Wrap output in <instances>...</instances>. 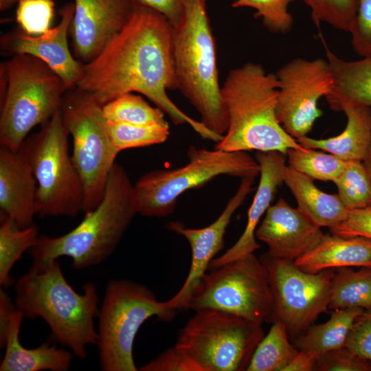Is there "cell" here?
Masks as SVG:
<instances>
[{
	"instance_id": "1",
	"label": "cell",
	"mask_w": 371,
	"mask_h": 371,
	"mask_svg": "<svg viewBox=\"0 0 371 371\" xmlns=\"http://www.w3.org/2000/svg\"><path fill=\"white\" fill-rule=\"evenodd\" d=\"M76 88L102 105L128 93L148 98L176 125L188 124L201 137L218 142L223 136L182 111L168 97L176 89L173 26L160 13L133 6L122 29L91 61L82 64Z\"/></svg>"
},
{
	"instance_id": "2",
	"label": "cell",
	"mask_w": 371,
	"mask_h": 371,
	"mask_svg": "<svg viewBox=\"0 0 371 371\" xmlns=\"http://www.w3.org/2000/svg\"><path fill=\"white\" fill-rule=\"evenodd\" d=\"M136 214L134 184L124 168L115 163L102 201L85 213L76 227L57 237L39 235L28 250L32 258L30 271H43L62 256L70 258L76 270L103 262L114 252Z\"/></svg>"
},
{
	"instance_id": "3",
	"label": "cell",
	"mask_w": 371,
	"mask_h": 371,
	"mask_svg": "<svg viewBox=\"0 0 371 371\" xmlns=\"http://www.w3.org/2000/svg\"><path fill=\"white\" fill-rule=\"evenodd\" d=\"M278 80L258 63H247L228 74L221 93L228 126L214 148L225 151H277L302 148L280 124Z\"/></svg>"
},
{
	"instance_id": "4",
	"label": "cell",
	"mask_w": 371,
	"mask_h": 371,
	"mask_svg": "<svg viewBox=\"0 0 371 371\" xmlns=\"http://www.w3.org/2000/svg\"><path fill=\"white\" fill-rule=\"evenodd\" d=\"M82 289L79 293L67 282L58 260L43 271L29 270L14 283L17 308L25 317L44 319L58 342L80 359L89 345H97L100 308L95 285L88 282Z\"/></svg>"
},
{
	"instance_id": "5",
	"label": "cell",
	"mask_w": 371,
	"mask_h": 371,
	"mask_svg": "<svg viewBox=\"0 0 371 371\" xmlns=\"http://www.w3.org/2000/svg\"><path fill=\"white\" fill-rule=\"evenodd\" d=\"M175 88L196 109L208 129L223 136L228 126L205 0H186L173 26Z\"/></svg>"
},
{
	"instance_id": "6",
	"label": "cell",
	"mask_w": 371,
	"mask_h": 371,
	"mask_svg": "<svg viewBox=\"0 0 371 371\" xmlns=\"http://www.w3.org/2000/svg\"><path fill=\"white\" fill-rule=\"evenodd\" d=\"M7 86L0 100V146L18 150L29 133L59 110L68 91L45 63L17 54L3 63Z\"/></svg>"
},
{
	"instance_id": "7",
	"label": "cell",
	"mask_w": 371,
	"mask_h": 371,
	"mask_svg": "<svg viewBox=\"0 0 371 371\" xmlns=\"http://www.w3.org/2000/svg\"><path fill=\"white\" fill-rule=\"evenodd\" d=\"M188 162L182 167L153 170L134 184L137 214L148 217H166L176 208L185 192L201 187L216 177L241 178L260 175L256 159L245 151L208 150L190 146Z\"/></svg>"
},
{
	"instance_id": "8",
	"label": "cell",
	"mask_w": 371,
	"mask_h": 371,
	"mask_svg": "<svg viewBox=\"0 0 371 371\" xmlns=\"http://www.w3.org/2000/svg\"><path fill=\"white\" fill-rule=\"evenodd\" d=\"M175 313L166 301H159L147 286L129 280H111L98 316L100 369L137 370L133 348L139 329L151 317L168 321Z\"/></svg>"
},
{
	"instance_id": "9",
	"label": "cell",
	"mask_w": 371,
	"mask_h": 371,
	"mask_svg": "<svg viewBox=\"0 0 371 371\" xmlns=\"http://www.w3.org/2000/svg\"><path fill=\"white\" fill-rule=\"evenodd\" d=\"M69 135L59 110L21 146L36 180V214L40 218L83 212V183L69 153Z\"/></svg>"
},
{
	"instance_id": "10",
	"label": "cell",
	"mask_w": 371,
	"mask_h": 371,
	"mask_svg": "<svg viewBox=\"0 0 371 371\" xmlns=\"http://www.w3.org/2000/svg\"><path fill=\"white\" fill-rule=\"evenodd\" d=\"M195 313L175 346L201 371L247 370L265 336L262 324L219 310Z\"/></svg>"
},
{
	"instance_id": "11",
	"label": "cell",
	"mask_w": 371,
	"mask_h": 371,
	"mask_svg": "<svg viewBox=\"0 0 371 371\" xmlns=\"http://www.w3.org/2000/svg\"><path fill=\"white\" fill-rule=\"evenodd\" d=\"M102 106L75 87L66 91L60 108L73 140L71 157L83 183L84 213L102 201L109 174L121 152L110 137Z\"/></svg>"
},
{
	"instance_id": "12",
	"label": "cell",
	"mask_w": 371,
	"mask_h": 371,
	"mask_svg": "<svg viewBox=\"0 0 371 371\" xmlns=\"http://www.w3.org/2000/svg\"><path fill=\"white\" fill-rule=\"evenodd\" d=\"M187 309H215L262 324L272 310L267 270L254 253L207 270L193 289Z\"/></svg>"
},
{
	"instance_id": "13",
	"label": "cell",
	"mask_w": 371,
	"mask_h": 371,
	"mask_svg": "<svg viewBox=\"0 0 371 371\" xmlns=\"http://www.w3.org/2000/svg\"><path fill=\"white\" fill-rule=\"evenodd\" d=\"M260 259L267 270L272 295L268 322L282 323L294 339L328 308L335 270L308 273L294 261L276 258L267 252Z\"/></svg>"
},
{
	"instance_id": "14",
	"label": "cell",
	"mask_w": 371,
	"mask_h": 371,
	"mask_svg": "<svg viewBox=\"0 0 371 371\" xmlns=\"http://www.w3.org/2000/svg\"><path fill=\"white\" fill-rule=\"evenodd\" d=\"M278 80L276 114L285 131L296 139L306 136L322 115L318 102L332 90L328 60L293 59L276 74Z\"/></svg>"
},
{
	"instance_id": "15",
	"label": "cell",
	"mask_w": 371,
	"mask_h": 371,
	"mask_svg": "<svg viewBox=\"0 0 371 371\" xmlns=\"http://www.w3.org/2000/svg\"><path fill=\"white\" fill-rule=\"evenodd\" d=\"M254 179V177L242 178L236 194L229 200L220 216L210 225L202 228L187 227L179 221L170 222L166 225L169 230L188 240L192 251L190 267L183 285L173 297L166 301L171 309H187L193 289L207 272L210 262L224 247V236L231 218L252 191Z\"/></svg>"
},
{
	"instance_id": "16",
	"label": "cell",
	"mask_w": 371,
	"mask_h": 371,
	"mask_svg": "<svg viewBox=\"0 0 371 371\" xmlns=\"http://www.w3.org/2000/svg\"><path fill=\"white\" fill-rule=\"evenodd\" d=\"M71 25L74 54L83 64L93 60L125 25L130 0H74Z\"/></svg>"
},
{
	"instance_id": "17",
	"label": "cell",
	"mask_w": 371,
	"mask_h": 371,
	"mask_svg": "<svg viewBox=\"0 0 371 371\" xmlns=\"http://www.w3.org/2000/svg\"><path fill=\"white\" fill-rule=\"evenodd\" d=\"M324 235L320 227L282 198L268 208L256 231L269 255L291 261L315 247Z\"/></svg>"
},
{
	"instance_id": "18",
	"label": "cell",
	"mask_w": 371,
	"mask_h": 371,
	"mask_svg": "<svg viewBox=\"0 0 371 371\" xmlns=\"http://www.w3.org/2000/svg\"><path fill=\"white\" fill-rule=\"evenodd\" d=\"M59 23L45 33L32 36L16 32L4 40L14 54L32 56L45 63L63 80L68 90L75 88L82 74V64L71 53L67 35L74 14V3H66L60 10Z\"/></svg>"
},
{
	"instance_id": "19",
	"label": "cell",
	"mask_w": 371,
	"mask_h": 371,
	"mask_svg": "<svg viewBox=\"0 0 371 371\" xmlns=\"http://www.w3.org/2000/svg\"><path fill=\"white\" fill-rule=\"evenodd\" d=\"M37 183L22 146L12 150L0 146V210L20 227L33 223Z\"/></svg>"
},
{
	"instance_id": "20",
	"label": "cell",
	"mask_w": 371,
	"mask_h": 371,
	"mask_svg": "<svg viewBox=\"0 0 371 371\" xmlns=\"http://www.w3.org/2000/svg\"><path fill=\"white\" fill-rule=\"evenodd\" d=\"M260 181L249 207L245 228L238 240L225 253L210 262L207 270L217 268L235 259L254 253L260 245L256 240V231L260 218L271 206L278 188L283 182L285 155L277 151L258 152Z\"/></svg>"
},
{
	"instance_id": "21",
	"label": "cell",
	"mask_w": 371,
	"mask_h": 371,
	"mask_svg": "<svg viewBox=\"0 0 371 371\" xmlns=\"http://www.w3.org/2000/svg\"><path fill=\"white\" fill-rule=\"evenodd\" d=\"M17 309L10 326L5 345L1 371H66L69 369L73 353L44 342L34 348H27L20 342V328L24 317Z\"/></svg>"
},
{
	"instance_id": "22",
	"label": "cell",
	"mask_w": 371,
	"mask_h": 371,
	"mask_svg": "<svg viewBox=\"0 0 371 371\" xmlns=\"http://www.w3.org/2000/svg\"><path fill=\"white\" fill-rule=\"evenodd\" d=\"M340 111L347 117L346 126L341 133L321 139L304 136L297 141L303 147L320 149L345 161H363L371 144V108L346 104Z\"/></svg>"
},
{
	"instance_id": "23",
	"label": "cell",
	"mask_w": 371,
	"mask_h": 371,
	"mask_svg": "<svg viewBox=\"0 0 371 371\" xmlns=\"http://www.w3.org/2000/svg\"><path fill=\"white\" fill-rule=\"evenodd\" d=\"M294 262L311 273L341 267H371V239L325 234L315 247Z\"/></svg>"
},
{
	"instance_id": "24",
	"label": "cell",
	"mask_w": 371,
	"mask_h": 371,
	"mask_svg": "<svg viewBox=\"0 0 371 371\" xmlns=\"http://www.w3.org/2000/svg\"><path fill=\"white\" fill-rule=\"evenodd\" d=\"M283 181L294 196L297 208L321 228L330 229L346 218L350 210L338 194L322 191L309 177L286 165Z\"/></svg>"
},
{
	"instance_id": "25",
	"label": "cell",
	"mask_w": 371,
	"mask_h": 371,
	"mask_svg": "<svg viewBox=\"0 0 371 371\" xmlns=\"http://www.w3.org/2000/svg\"><path fill=\"white\" fill-rule=\"evenodd\" d=\"M334 84L326 96L330 107L336 111L346 104L371 108V55L355 61L339 58L326 48Z\"/></svg>"
},
{
	"instance_id": "26",
	"label": "cell",
	"mask_w": 371,
	"mask_h": 371,
	"mask_svg": "<svg viewBox=\"0 0 371 371\" xmlns=\"http://www.w3.org/2000/svg\"><path fill=\"white\" fill-rule=\"evenodd\" d=\"M364 310L361 308L335 309L328 321L311 325L294 339L295 346L315 354L318 358L324 353L344 347L349 331Z\"/></svg>"
},
{
	"instance_id": "27",
	"label": "cell",
	"mask_w": 371,
	"mask_h": 371,
	"mask_svg": "<svg viewBox=\"0 0 371 371\" xmlns=\"http://www.w3.org/2000/svg\"><path fill=\"white\" fill-rule=\"evenodd\" d=\"M336 269L328 308L371 310V267H362L357 271L350 267Z\"/></svg>"
},
{
	"instance_id": "28",
	"label": "cell",
	"mask_w": 371,
	"mask_h": 371,
	"mask_svg": "<svg viewBox=\"0 0 371 371\" xmlns=\"http://www.w3.org/2000/svg\"><path fill=\"white\" fill-rule=\"evenodd\" d=\"M0 285L4 289L12 282V267L36 244L39 235L34 224L21 228L6 215L0 214Z\"/></svg>"
},
{
	"instance_id": "29",
	"label": "cell",
	"mask_w": 371,
	"mask_h": 371,
	"mask_svg": "<svg viewBox=\"0 0 371 371\" xmlns=\"http://www.w3.org/2000/svg\"><path fill=\"white\" fill-rule=\"evenodd\" d=\"M272 324L257 346L247 371H281L298 352L289 341L285 326L279 322Z\"/></svg>"
},
{
	"instance_id": "30",
	"label": "cell",
	"mask_w": 371,
	"mask_h": 371,
	"mask_svg": "<svg viewBox=\"0 0 371 371\" xmlns=\"http://www.w3.org/2000/svg\"><path fill=\"white\" fill-rule=\"evenodd\" d=\"M106 121L136 125L162 124L165 113L150 106L142 96L132 93L123 94L102 106Z\"/></svg>"
},
{
	"instance_id": "31",
	"label": "cell",
	"mask_w": 371,
	"mask_h": 371,
	"mask_svg": "<svg viewBox=\"0 0 371 371\" xmlns=\"http://www.w3.org/2000/svg\"><path fill=\"white\" fill-rule=\"evenodd\" d=\"M286 155L288 166L319 181H333L343 172L348 162L331 153L305 147L290 148Z\"/></svg>"
},
{
	"instance_id": "32",
	"label": "cell",
	"mask_w": 371,
	"mask_h": 371,
	"mask_svg": "<svg viewBox=\"0 0 371 371\" xmlns=\"http://www.w3.org/2000/svg\"><path fill=\"white\" fill-rule=\"evenodd\" d=\"M348 210L371 207V183L361 161H348L343 172L333 181Z\"/></svg>"
},
{
	"instance_id": "33",
	"label": "cell",
	"mask_w": 371,
	"mask_h": 371,
	"mask_svg": "<svg viewBox=\"0 0 371 371\" xmlns=\"http://www.w3.org/2000/svg\"><path fill=\"white\" fill-rule=\"evenodd\" d=\"M114 145L120 150L150 146L165 142L170 135L166 122L150 125H136L106 121Z\"/></svg>"
},
{
	"instance_id": "34",
	"label": "cell",
	"mask_w": 371,
	"mask_h": 371,
	"mask_svg": "<svg viewBox=\"0 0 371 371\" xmlns=\"http://www.w3.org/2000/svg\"><path fill=\"white\" fill-rule=\"evenodd\" d=\"M311 10L313 19L350 32L355 21L358 0H302Z\"/></svg>"
},
{
	"instance_id": "35",
	"label": "cell",
	"mask_w": 371,
	"mask_h": 371,
	"mask_svg": "<svg viewBox=\"0 0 371 371\" xmlns=\"http://www.w3.org/2000/svg\"><path fill=\"white\" fill-rule=\"evenodd\" d=\"M54 10V0H20L16 10V21L25 34L41 35L51 28Z\"/></svg>"
},
{
	"instance_id": "36",
	"label": "cell",
	"mask_w": 371,
	"mask_h": 371,
	"mask_svg": "<svg viewBox=\"0 0 371 371\" xmlns=\"http://www.w3.org/2000/svg\"><path fill=\"white\" fill-rule=\"evenodd\" d=\"M293 0H234L233 8H251L255 16L260 18L264 25L276 33H286L293 25L292 15L288 11Z\"/></svg>"
},
{
	"instance_id": "37",
	"label": "cell",
	"mask_w": 371,
	"mask_h": 371,
	"mask_svg": "<svg viewBox=\"0 0 371 371\" xmlns=\"http://www.w3.org/2000/svg\"><path fill=\"white\" fill-rule=\"evenodd\" d=\"M314 370L371 371V361L344 346L321 355Z\"/></svg>"
},
{
	"instance_id": "38",
	"label": "cell",
	"mask_w": 371,
	"mask_h": 371,
	"mask_svg": "<svg viewBox=\"0 0 371 371\" xmlns=\"http://www.w3.org/2000/svg\"><path fill=\"white\" fill-rule=\"evenodd\" d=\"M355 52L361 57L371 55V0H358L357 12L350 31Z\"/></svg>"
},
{
	"instance_id": "39",
	"label": "cell",
	"mask_w": 371,
	"mask_h": 371,
	"mask_svg": "<svg viewBox=\"0 0 371 371\" xmlns=\"http://www.w3.org/2000/svg\"><path fill=\"white\" fill-rule=\"evenodd\" d=\"M344 346L371 361V310L364 311L356 318Z\"/></svg>"
},
{
	"instance_id": "40",
	"label": "cell",
	"mask_w": 371,
	"mask_h": 371,
	"mask_svg": "<svg viewBox=\"0 0 371 371\" xmlns=\"http://www.w3.org/2000/svg\"><path fill=\"white\" fill-rule=\"evenodd\" d=\"M141 371H201L185 352L174 346L139 369Z\"/></svg>"
},
{
	"instance_id": "41",
	"label": "cell",
	"mask_w": 371,
	"mask_h": 371,
	"mask_svg": "<svg viewBox=\"0 0 371 371\" xmlns=\"http://www.w3.org/2000/svg\"><path fill=\"white\" fill-rule=\"evenodd\" d=\"M330 231L332 234L339 236H361L371 239V207L350 210L346 218Z\"/></svg>"
},
{
	"instance_id": "42",
	"label": "cell",
	"mask_w": 371,
	"mask_h": 371,
	"mask_svg": "<svg viewBox=\"0 0 371 371\" xmlns=\"http://www.w3.org/2000/svg\"><path fill=\"white\" fill-rule=\"evenodd\" d=\"M133 6L150 8L165 16L172 25L181 20L186 0H130Z\"/></svg>"
},
{
	"instance_id": "43",
	"label": "cell",
	"mask_w": 371,
	"mask_h": 371,
	"mask_svg": "<svg viewBox=\"0 0 371 371\" xmlns=\"http://www.w3.org/2000/svg\"><path fill=\"white\" fill-rule=\"evenodd\" d=\"M17 307L8 294L0 290V346L4 348L11 321L17 311Z\"/></svg>"
},
{
	"instance_id": "44",
	"label": "cell",
	"mask_w": 371,
	"mask_h": 371,
	"mask_svg": "<svg viewBox=\"0 0 371 371\" xmlns=\"http://www.w3.org/2000/svg\"><path fill=\"white\" fill-rule=\"evenodd\" d=\"M317 359L318 357L315 354L300 350L281 371H312L315 369Z\"/></svg>"
},
{
	"instance_id": "45",
	"label": "cell",
	"mask_w": 371,
	"mask_h": 371,
	"mask_svg": "<svg viewBox=\"0 0 371 371\" xmlns=\"http://www.w3.org/2000/svg\"><path fill=\"white\" fill-rule=\"evenodd\" d=\"M363 163L365 166V168L366 169V171L368 172L370 183H371V144L369 147L368 151L367 153V155L363 161Z\"/></svg>"
},
{
	"instance_id": "46",
	"label": "cell",
	"mask_w": 371,
	"mask_h": 371,
	"mask_svg": "<svg viewBox=\"0 0 371 371\" xmlns=\"http://www.w3.org/2000/svg\"><path fill=\"white\" fill-rule=\"evenodd\" d=\"M20 0H0V10L4 11L12 7L15 3H18Z\"/></svg>"
},
{
	"instance_id": "47",
	"label": "cell",
	"mask_w": 371,
	"mask_h": 371,
	"mask_svg": "<svg viewBox=\"0 0 371 371\" xmlns=\"http://www.w3.org/2000/svg\"><path fill=\"white\" fill-rule=\"evenodd\" d=\"M206 1V0H205Z\"/></svg>"
}]
</instances>
